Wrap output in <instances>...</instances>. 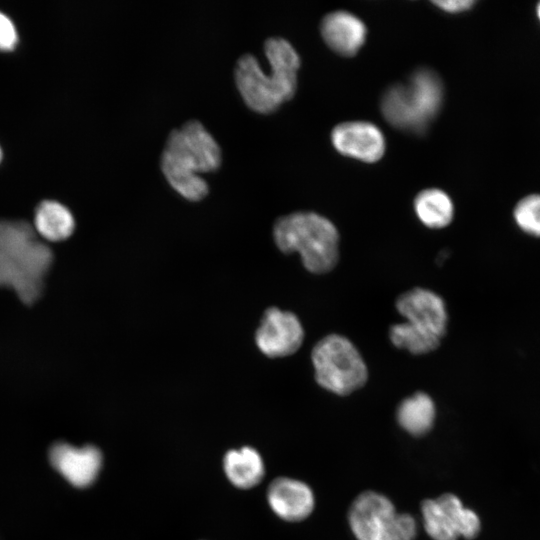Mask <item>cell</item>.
<instances>
[{"label": "cell", "instance_id": "22", "mask_svg": "<svg viewBox=\"0 0 540 540\" xmlns=\"http://www.w3.org/2000/svg\"><path fill=\"white\" fill-rule=\"evenodd\" d=\"M17 43V32L8 16L0 12V49L9 50Z\"/></svg>", "mask_w": 540, "mask_h": 540}, {"label": "cell", "instance_id": "5", "mask_svg": "<svg viewBox=\"0 0 540 540\" xmlns=\"http://www.w3.org/2000/svg\"><path fill=\"white\" fill-rule=\"evenodd\" d=\"M444 87L439 75L419 68L404 83L390 86L381 98V112L397 129L422 134L440 112Z\"/></svg>", "mask_w": 540, "mask_h": 540}, {"label": "cell", "instance_id": "25", "mask_svg": "<svg viewBox=\"0 0 540 540\" xmlns=\"http://www.w3.org/2000/svg\"><path fill=\"white\" fill-rule=\"evenodd\" d=\"M1 156H2V152H1V148H0V160H1Z\"/></svg>", "mask_w": 540, "mask_h": 540}, {"label": "cell", "instance_id": "12", "mask_svg": "<svg viewBox=\"0 0 540 540\" xmlns=\"http://www.w3.org/2000/svg\"><path fill=\"white\" fill-rule=\"evenodd\" d=\"M399 314L407 322L439 337L447 332L448 314L443 299L431 290L413 288L396 300Z\"/></svg>", "mask_w": 540, "mask_h": 540}, {"label": "cell", "instance_id": "3", "mask_svg": "<svg viewBox=\"0 0 540 540\" xmlns=\"http://www.w3.org/2000/svg\"><path fill=\"white\" fill-rule=\"evenodd\" d=\"M53 253L24 220H0V286L13 289L27 305L42 294Z\"/></svg>", "mask_w": 540, "mask_h": 540}, {"label": "cell", "instance_id": "13", "mask_svg": "<svg viewBox=\"0 0 540 540\" xmlns=\"http://www.w3.org/2000/svg\"><path fill=\"white\" fill-rule=\"evenodd\" d=\"M267 501L278 517L290 522L306 519L315 505L310 487L302 481L288 477H279L270 483Z\"/></svg>", "mask_w": 540, "mask_h": 540}, {"label": "cell", "instance_id": "17", "mask_svg": "<svg viewBox=\"0 0 540 540\" xmlns=\"http://www.w3.org/2000/svg\"><path fill=\"white\" fill-rule=\"evenodd\" d=\"M435 415L434 402L424 392H417L405 398L396 411L398 424L413 436L428 433L433 427Z\"/></svg>", "mask_w": 540, "mask_h": 540}, {"label": "cell", "instance_id": "4", "mask_svg": "<svg viewBox=\"0 0 540 540\" xmlns=\"http://www.w3.org/2000/svg\"><path fill=\"white\" fill-rule=\"evenodd\" d=\"M273 238L283 253L298 252L311 273H327L337 265L339 233L322 215L298 211L281 216L273 225Z\"/></svg>", "mask_w": 540, "mask_h": 540}, {"label": "cell", "instance_id": "18", "mask_svg": "<svg viewBox=\"0 0 540 540\" xmlns=\"http://www.w3.org/2000/svg\"><path fill=\"white\" fill-rule=\"evenodd\" d=\"M414 210L418 219L427 227L439 229L448 226L454 216L451 198L437 188L425 189L414 199Z\"/></svg>", "mask_w": 540, "mask_h": 540}, {"label": "cell", "instance_id": "1", "mask_svg": "<svg viewBox=\"0 0 540 540\" xmlns=\"http://www.w3.org/2000/svg\"><path fill=\"white\" fill-rule=\"evenodd\" d=\"M264 52L270 73L263 71L253 54L245 53L237 59L233 75L244 103L254 112L269 114L294 96L301 60L294 46L280 36L267 38Z\"/></svg>", "mask_w": 540, "mask_h": 540}, {"label": "cell", "instance_id": "24", "mask_svg": "<svg viewBox=\"0 0 540 540\" xmlns=\"http://www.w3.org/2000/svg\"><path fill=\"white\" fill-rule=\"evenodd\" d=\"M537 16H538V18L540 20V3L537 6Z\"/></svg>", "mask_w": 540, "mask_h": 540}, {"label": "cell", "instance_id": "8", "mask_svg": "<svg viewBox=\"0 0 540 540\" xmlns=\"http://www.w3.org/2000/svg\"><path fill=\"white\" fill-rule=\"evenodd\" d=\"M304 339L298 317L277 307L266 309L255 333L258 349L269 358H281L295 353Z\"/></svg>", "mask_w": 540, "mask_h": 540}, {"label": "cell", "instance_id": "19", "mask_svg": "<svg viewBox=\"0 0 540 540\" xmlns=\"http://www.w3.org/2000/svg\"><path fill=\"white\" fill-rule=\"evenodd\" d=\"M390 340L399 349L422 355L434 351L441 339L409 322L394 324L389 331Z\"/></svg>", "mask_w": 540, "mask_h": 540}, {"label": "cell", "instance_id": "23", "mask_svg": "<svg viewBox=\"0 0 540 540\" xmlns=\"http://www.w3.org/2000/svg\"><path fill=\"white\" fill-rule=\"evenodd\" d=\"M439 9L447 13H461L471 9L475 1L471 0H449V1H434Z\"/></svg>", "mask_w": 540, "mask_h": 540}, {"label": "cell", "instance_id": "16", "mask_svg": "<svg viewBox=\"0 0 540 540\" xmlns=\"http://www.w3.org/2000/svg\"><path fill=\"white\" fill-rule=\"evenodd\" d=\"M75 221L70 210L53 200L42 201L36 208L34 229L48 241H62L70 237Z\"/></svg>", "mask_w": 540, "mask_h": 540}, {"label": "cell", "instance_id": "20", "mask_svg": "<svg viewBox=\"0 0 540 540\" xmlns=\"http://www.w3.org/2000/svg\"><path fill=\"white\" fill-rule=\"evenodd\" d=\"M514 218L524 232L540 237V195L522 198L515 206Z\"/></svg>", "mask_w": 540, "mask_h": 540}, {"label": "cell", "instance_id": "6", "mask_svg": "<svg viewBox=\"0 0 540 540\" xmlns=\"http://www.w3.org/2000/svg\"><path fill=\"white\" fill-rule=\"evenodd\" d=\"M311 358L316 382L337 395L351 394L364 386L368 379L362 356L344 336H325L314 346Z\"/></svg>", "mask_w": 540, "mask_h": 540}, {"label": "cell", "instance_id": "2", "mask_svg": "<svg viewBox=\"0 0 540 540\" xmlns=\"http://www.w3.org/2000/svg\"><path fill=\"white\" fill-rule=\"evenodd\" d=\"M222 163V149L202 122L190 119L168 134L160 168L169 185L183 198L200 201L209 193L201 173L214 172Z\"/></svg>", "mask_w": 540, "mask_h": 540}, {"label": "cell", "instance_id": "7", "mask_svg": "<svg viewBox=\"0 0 540 540\" xmlns=\"http://www.w3.org/2000/svg\"><path fill=\"white\" fill-rule=\"evenodd\" d=\"M424 527L433 540L474 539L480 532L477 514L464 507L460 499L451 493L436 499H426L421 504Z\"/></svg>", "mask_w": 540, "mask_h": 540}, {"label": "cell", "instance_id": "10", "mask_svg": "<svg viewBox=\"0 0 540 540\" xmlns=\"http://www.w3.org/2000/svg\"><path fill=\"white\" fill-rule=\"evenodd\" d=\"M49 460L71 485L85 488L96 480L103 457L101 451L93 445L76 447L57 442L49 450Z\"/></svg>", "mask_w": 540, "mask_h": 540}, {"label": "cell", "instance_id": "9", "mask_svg": "<svg viewBox=\"0 0 540 540\" xmlns=\"http://www.w3.org/2000/svg\"><path fill=\"white\" fill-rule=\"evenodd\" d=\"M397 511L383 494L365 491L352 502L348 521L357 540H387Z\"/></svg>", "mask_w": 540, "mask_h": 540}, {"label": "cell", "instance_id": "21", "mask_svg": "<svg viewBox=\"0 0 540 540\" xmlns=\"http://www.w3.org/2000/svg\"><path fill=\"white\" fill-rule=\"evenodd\" d=\"M416 533L417 526L414 518L408 513H397L387 540H414Z\"/></svg>", "mask_w": 540, "mask_h": 540}, {"label": "cell", "instance_id": "15", "mask_svg": "<svg viewBox=\"0 0 540 540\" xmlns=\"http://www.w3.org/2000/svg\"><path fill=\"white\" fill-rule=\"evenodd\" d=\"M223 468L228 480L241 489L256 486L265 474L261 455L251 447L228 451L224 456Z\"/></svg>", "mask_w": 540, "mask_h": 540}, {"label": "cell", "instance_id": "14", "mask_svg": "<svg viewBox=\"0 0 540 540\" xmlns=\"http://www.w3.org/2000/svg\"><path fill=\"white\" fill-rule=\"evenodd\" d=\"M325 43L341 56H354L366 40L367 29L361 19L347 11H334L321 22Z\"/></svg>", "mask_w": 540, "mask_h": 540}, {"label": "cell", "instance_id": "11", "mask_svg": "<svg viewBox=\"0 0 540 540\" xmlns=\"http://www.w3.org/2000/svg\"><path fill=\"white\" fill-rule=\"evenodd\" d=\"M334 148L344 156L376 162L385 153V138L381 130L366 121H347L336 125L331 132Z\"/></svg>", "mask_w": 540, "mask_h": 540}]
</instances>
